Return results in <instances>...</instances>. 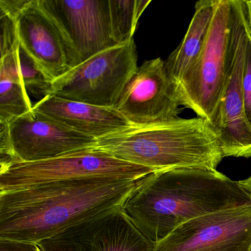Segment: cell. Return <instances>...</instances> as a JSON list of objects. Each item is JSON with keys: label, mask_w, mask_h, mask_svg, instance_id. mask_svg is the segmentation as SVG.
<instances>
[{"label": "cell", "mask_w": 251, "mask_h": 251, "mask_svg": "<svg viewBox=\"0 0 251 251\" xmlns=\"http://www.w3.org/2000/svg\"><path fill=\"white\" fill-rule=\"evenodd\" d=\"M136 183L120 177H86L0 193V240L39 244L123 205Z\"/></svg>", "instance_id": "1"}, {"label": "cell", "mask_w": 251, "mask_h": 251, "mask_svg": "<svg viewBox=\"0 0 251 251\" xmlns=\"http://www.w3.org/2000/svg\"><path fill=\"white\" fill-rule=\"evenodd\" d=\"M251 204L240 181L217 170L173 169L136 180L122 207L141 233L155 244L189 220Z\"/></svg>", "instance_id": "2"}, {"label": "cell", "mask_w": 251, "mask_h": 251, "mask_svg": "<svg viewBox=\"0 0 251 251\" xmlns=\"http://www.w3.org/2000/svg\"><path fill=\"white\" fill-rule=\"evenodd\" d=\"M95 149L154 172L217 170L225 158L218 133L206 120L177 118L132 126L97 141Z\"/></svg>", "instance_id": "3"}, {"label": "cell", "mask_w": 251, "mask_h": 251, "mask_svg": "<svg viewBox=\"0 0 251 251\" xmlns=\"http://www.w3.org/2000/svg\"><path fill=\"white\" fill-rule=\"evenodd\" d=\"M231 0H217L205 46L193 67L175 87L180 105L212 123L228 70Z\"/></svg>", "instance_id": "4"}, {"label": "cell", "mask_w": 251, "mask_h": 251, "mask_svg": "<svg viewBox=\"0 0 251 251\" xmlns=\"http://www.w3.org/2000/svg\"><path fill=\"white\" fill-rule=\"evenodd\" d=\"M138 68L137 50L132 39L102 51L72 69L53 82L50 95L115 108Z\"/></svg>", "instance_id": "5"}, {"label": "cell", "mask_w": 251, "mask_h": 251, "mask_svg": "<svg viewBox=\"0 0 251 251\" xmlns=\"http://www.w3.org/2000/svg\"><path fill=\"white\" fill-rule=\"evenodd\" d=\"M142 166L118 159L95 148L35 162L0 167V193L71 179L111 177L137 180L153 173Z\"/></svg>", "instance_id": "6"}, {"label": "cell", "mask_w": 251, "mask_h": 251, "mask_svg": "<svg viewBox=\"0 0 251 251\" xmlns=\"http://www.w3.org/2000/svg\"><path fill=\"white\" fill-rule=\"evenodd\" d=\"M231 39L228 70L213 119L225 157H251V126L244 98V67L249 27L243 0H231Z\"/></svg>", "instance_id": "7"}, {"label": "cell", "mask_w": 251, "mask_h": 251, "mask_svg": "<svg viewBox=\"0 0 251 251\" xmlns=\"http://www.w3.org/2000/svg\"><path fill=\"white\" fill-rule=\"evenodd\" d=\"M251 245V204L189 220L155 243L153 251H248Z\"/></svg>", "instance_id": "8"}, {"label": "cell", "mask_w": 251, "mask_h": 251, "mask_svg": "<svg viewBox=\"0 0 251 251\" xmlns=\"http://www.w3.org/2000/svg\"><path fill=\"white\" fill-rule=\"evenodd\" d=\"M42 251H153L122 205L39 242Z\"/></svg>", "instance_id": "9"}, {"label": "cell", "mask_w": 251, "mask_h": 251, "mask_svg": "<svg viewBox=\"0 0 251 251\" xmlns=\"http://www.w3.org/2000/svg\"><path fill=\"white\" fill-rule=\"evenodd\" d=\"M71 47L78 65L117 46L111 33L109 0H39Z\"/></svg>", "instance_id": "10"}, {"label": "cell", "mask_w": 251, "mask_h": 251, "mask_svg": "<svg viewBox=\"0 0 251 251\" xmlns=\"http://www.w3.org/2000/svg\"><path fill=\"white\" fill-rule=\"evenodd\" d=\"M174 85L161 58L139 67L114 109L132 126H145L178 118Z\"/></svg>", "instance_id": "11"}, {"label": "cell", "mask_w": 251, "mask_h": 251, "mask_svg": "<svg viewBox=\"0 0 251 251\" xmlns=\"http://www.w3.org/2000/svg\"><path fill=\"white\" fill-rule=\"evenodd\" d=\"M8 124L12 150V158L8 164L56 158L95 148L98 141L33 108Z\"/></svg>", "instance_id": "12"}, {"label": "cell", "mask_w": 251, "mask_h": 251, "mask_svg": "<svg viewBox=\"0 0 251 251\" xmlns=\"http://www.w3.org/2000/svg\"><path fill=\"white\" fill-rule=\"evenodd\" d=\"M17 27L20 45L54 81L78 65L62 32L39 0H30L17 19Z\"/></svg>", "instance_id": "13"}, {"label": "cell", "mask_w": 251, "mask_h": 251, "mask_svg": "<svg viewBox=\"0 0 251 251\" xmlns=\"http://www.w3.org/2000/svg\"><path fill=\"white\" fill-rule=\"evenodd\" d=\"M33 108L97 140L130 126L114 108L70 100L55 95H48L33 105Z\"/></svg>", "instance_id": "14"}, {"label": "cell", "mask_w": 251, "mask_h": 251, "mask_svg": "<svg viewBox=\"0 0 251 251\" xmlns=\"http://www.w3.org/2000/svg\"><path fill=\"white\" fill-rule=\"evenodd\" d=\"M217 0H202L182 42L165 61L166 70L175 87L181 81L201 55L208 39Z\"/></svg>", "instance_id": "15"}, {"label": "cell", "mask_w": 251, "mask_h": 251, "mask_svg": "<svg viewBox=\"0 0 251 251\" xmlns=\"http://www.w3.org/2000/svg\"><path fill=\"white\" fill-rule=\"evenodd\" d=\"M19 69L17 51L1 58L0 122L10 123L33 110Z\"/></svg>", "instance_id": "16"}, {"label": "cell", "mask_w": 251, "mask_h": 251, "mask_svg": "<svg viewBox=\"0 0 251 251\" xmlns=\"http://www.w3.org/2000/svg\"><path fill=\"white\" fill-rule=\"evenodd\" d=\"M151 0H109L111 33L116 45L131 41L138 22Z\"/></svg>", "instance_id": "17"}, {"label": "cell", "mask_w": 251, "mask_h": 251, "mask_svg": "<svg viewBox=\"0 0 251 251\" xmlns=\"http://www.w3.org/2000/svg\"><path fill=\"white\" fill-rule=\"evenodd\" d=\"M17 58L20 75L27 92L42 99L50 95L54 80L21 45L17 50Z\"/></svg>", "instance_id": "18"}, {"label": "cell", "mask_w": 251, "mask_h": 251, "mask_svg": "<svg viewBox=\"0 0 251 251\" xmlns=\"http://www.w3.org/2000/svg\"><path fill=\"white\" fill-rule=\"evenodd\" d=\"M17 20L0 13V51L1 58L17 52L20 47Z\"/></svg>", "instance_id": "19"}, {"label": "cell", "mask_w": 251, "mask_h": 251, "mask_svg": "<svg viewBox=\"0 0 251 251\" xmlns=\"http://www.w3.org/2000/svg\"><path fill=\"white\" fill-rule=\"evenodd\" d=\"M242 86L245 98V111L248 121L251 126V37L250 36V31L247 42Z\"/></svg>", "instance_id": "20"}, {"label": "cell", "mask_w": 251, "mask_h": 251, "mask_svg": "<svg viewBox=\"0 0 251 251\" xmlns=\"http://www.w3.org/2000/svg\"><path fill=\"white\" fill-rule=\"evenodd\" d=\"M30 2V0H0V13L17 20L22 11Z\"/></svg>", "instance_id": "21"}, {"label": "cell", "mask_w": 251, "mask_h": 251, "mask_svg": "<svg viewBox=\"0 0 251 251\" xmlns=\"http://www.w3.org/2000/svg\"><path fill=\"white\" fill-rule=\"evenodd\" d=\"M0 251H42L38 244L0 240Z\"/></svg>", "instance_id": "22"}, {"label": "cell", "mask_w": 251, "mask_h": 251, "mask_svg": "<svg viewBox=\"0 0 251 251\" xmlns=\"http://www.w3.org/2000/svg\"><path fill=\"white\" fill-rule=\"evenodd\" d=\"M244 5H245V16H246L247 23H248V27L251 30V0L248 1H244Z\"/></svg>", "instance_id": "23"}, {"label": "cell", "mask_w": 251, "mask_h": 251, "mask_svg": "<svg viewBox=\"0 0 251 251\" xmlns=\"http://www.w3.org/2000/svg\"><path fill=\"white\" fill-rule=\"evenodd\" d=\"M239 181H240L242 187L251 199V176H250L248 178L245 179V180H239Z\"/></svg>", "instance_id": "24"}, {"label": "cell", "mask_w": 251, "mask_h": 251, "mask_svg": "<svg viewBox=\"0 0 251 251\" xmlns=\"http://www.w3.org/2000/svg\"><path fill=\"white\" fill-rule=\"evenodd\" d=\"M249 31H250V36H251V30H250V29H249Z\"/></svg>", "instance_id": "25"}, {"label": "cell", "mask_w": 251, "mask_h": 251, "mask_svg": "<svg viewBox=\"0 0 251 251\" xmlns=\"http://www.w3.org/2000/svg\"><path fill=\"white\" fill-rule=\"evenodd\" d=\"M251 251V246H250L249 251Z\"/></svg>", "instance_id": "26"}]
</instances>
